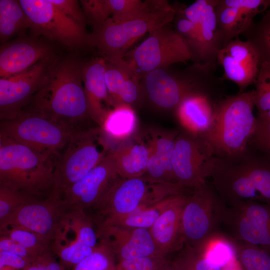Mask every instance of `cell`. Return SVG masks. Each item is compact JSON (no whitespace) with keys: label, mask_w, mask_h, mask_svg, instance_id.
<instances>
[{"label":"cell","mask_w":270,"mask_h":270,"mask_svg":"<svg viewBox=\"0 0 270 270\" xmlns=\"http://www.w3.org/2000/svg\"><path fill=\"white\" fill-rule=\"evenodd\" d=\"M210 177L228 207L249 200L270 204V156L252 146L214 156Z\"/></svg>","instance_id":"cell-1"},{"label":"cell","mask_w":270,"mask_h":270,"mask_svg":"<svg viewBox=\"0 0 270 270\" xmlns=\"http://www.w3.org/2000/svg\"><path fill=\"white\" fill-rule=\"evenodd\" d=\"M82 65L72 58H58L31 100L32 111L76 130L82 129L80 125L90 118L82 84Z\"/></svg>","instance_id":"cell-2"},{"label":"cell","mask_w":270,"mask_h":270,"mask_svg":"<svg viewBox=\"0 0 270 270\" xmlns=\"http://www.w3.org/2000/svg\"><path fill=\"white\" fill-rule=\"evenodd\" d=\"M254 90L224 96L214 104L212 124L200 137L214 156H223L244 150L256 124L253 113Z\"/></svg>","instance_id":"cell-3"},{"label":"cell","mask_w":270,"mask_h":270,"mask_svg":"<svg viewBox=\"0 0 270 270\" xmlns=\"http://www.w3.org/2000/svg\"><path fill=\"white\" fill-rule=\"evenodd\" d=\"M56 157L0 134V186L39 196L52 190Z\"/></svg>","instance_id":"cell-4"},{"label":"cell","mask_w":270,"mask_h":270,"mask_svg":"<svg viewBox=\"0 0 270 270\" xmlns=\"http://www.w3.org/2000/svg\"><path fill=\"white\" fill-rule=\"evenodd\" d=\"M192 74L170 73L164 68L153 70L143 77L142 91L154 106L164 110H176L187 96L194 94L206 95L216 102L224 96L220 78L208 65L194 64Z\"/></svg>","instance_id":"cell-5"},{"label":"cell","mask_w":270,"mask_h":270,"mask_svg":"<svg viewBox=\"0 0 270 270\" xmlns=\"http://www.w3.org/2000/svg\"><path fill=\"white\" fill-rule=\"evenodd\" d=\"M167 0L140 16L122 20L112 18L88 34V44L96 47L107 60L123 58L126 50L140 37L168 25L176 16Z\"/></svg>","instance_id":"cell-6"},{"label":"cell","mask_w":270,"mask_h":270,"mask_svg":"<svg viewBox=\"0 0 270 270\" xmlns=\"http://www.w3.org/2000/svg\"><path fill=\"white\" fill-rule=\"evenodd\" d=\"M66 146L58 158L54 177L53 190L62 196L100 164L112 149L100 126L76 132Z\"/></svg>","instance_id":"cell-7"},{"label":"cell","mask_w":270,"mask_h":270,"mask_svg":"<svg viewBox=\"0 0 270 270\" xmlns=\"http://www.w3.org/2000/svg\"><path fill=\"white\" fill-rule=\"evenodd\" d=\"M193 190L182 210L180 236L185 246L202 252L220 232L228 206L211 183L206 182Z\"/></svg>","instance_id":"cell-8"},{"label":"cell","mask_w":270,"mask_h":270,"mask_svg":"<svg viewBox=\"0 0 270 270\" xmlns=\"http://www.w3.org/2000/svg\"><path fill=\"white\" fill-rule=\"evenodd\" d=\"M0 134L42 154L56 157L72 134L79 130L33 111L2 120Z\"/></svg>","instance_id":"cell-9"},{"label":"cell","mask_w":270,"mask_h":270,"mask_svg":"<svg viewBox=\"0 0 270 270\" xmlns=\"http://www.w3.org/2000/svg\"><path fill=\"white\" fill-rule=\"evenodd\" d=\"M70 210L62 196L52 190L46 198L38 199L18 209L9 218L6 230L10 226H19L38 234L50 243L58 244L66 240L70 230Z\"/></svg>","instance_id":"cell-10"},{"label":"cell","mask_w":270,"mask_h":270,"mask_svg":"<svg viewBox=\"0 0 270 270\" xmlns=\"http://www.w3.org/2000/svg\"><path fill=\"white\" fill-rule=\"evenodd\" d=\"M128 56V60L141 78L156 69L192 60V54L184 40L168 25L150 33Z\"/></svg>","instance_id":"cell-11"},{"label":"cell","mask_w":270,"mask_h":270,"mask_svg":"<svg viewBox=\"0 0 270 270\" xmlns=\"http://www.w3.org/2000/svg\"><path fill=\"white\" fill-rule=\"evenodd\" d=\"M35 36H43L69 48L88 44L84 24L66 16L50 0H20Z\"/></svg>","instance_id":"cell-12"},{"label":"cell","mask_w":270,"mask_h":270,"mask_svg":"<svg viewBox=\"0 0 270 270\" xmlns=\"http://www.w3.org/2000/svg\"><path fill=\"white\" fill-rule=\"evenodd\" d=\"M162 183L144 177L120 178L95 210L99 223L105 220L132 213L138 208L154 205L162 198Z\"/></svg>","instance_id":"cell-13"},{"label":"cell","mask_w":270,"mask_h":270,"mask_svg":"<svg viewBox=\"0 0 270 270\" xmlns=\"http://www.w3.org/2000/svg\"><path fill=\"white\" fill-rule=\"evenodd\" d=\"M214 156L202 138L183 130L176 138L172 168L176 183L183 190L194 189L210 177Z\"/></svg>","instance_id":"cell-14"},{"label":"cell","mask_w":270,"mask_h":270,"mask_svg":"<svg viewBox=\"0 0 270 270\" xmlns=\"http://www.w3.org/2000/svg\"><path fill=\"white\" fill-rule=\"evenodd\" d=\"M58 58L54 54L42 59L26 70L0 79V118L14 120L42 86L48 72Z\"/></svg>","instance_id":"cell-15"},{"label":"cell","mask_w":270,"mask_h":270,"mask_svg":"<svg viewBox=\"0 0 270 270\" xmlns=\"http://www.w3.org/2000/svg\"><path fill=\"white\" fill-rule=\"evenodd\" d=\"M223 226L230 238L270 254V204L249 200L228 207Z\"/></svg>","instance_id":"cell-16"},{"label":"cell","mask_w":270,"mask_h":270,"mask_svg":"<svg viewBox=\"0 0 270 270\" xmlns=\"http://www.w3.org/2000/svg\"><path fill=\"white\" fill-rule=\"evenodd\" d=\"M120 177L118 174L112 152L82 178L62 195L70 210H96Z\"/></svg>","instance_id":"cell-17"},{"label":"cell","mask_w":270,"mask_h":270,"mask_svg":"<svg viewBox=\"0 0 270 270\" xmlns=\"http://www.w3.org/2000/svg\"><path fill=\"white\" fill-rule=\"evenodd\" d=\"M217 64L223 68L220 79L234 82L239 92L254 84L258 74L260 60L254 46L238 36L230 42L218 52Z\"/></svg>","instance_id":"cell-18"},{"label":"cell","mask_w":270,"mask_h":270,"mask_svg":"<svg viewBox=\"0 0 270 270\" xmlns=\"http://www.w3.org/2000/svg\"><path fill=\"white\" fill-rule=\"evenodd\" d=\"M100 242L106 244L118 261L160 256L149 229L118 226L98 227Z\"/></svg>","instance_id":"cell-19"},{"label":"cell","mask_w":270,"mask_h":270,"mask_svg":"<svg viewBox=\"0 0 270 270\" xmlns=\"http://www.w3.org/2000/svg\"><path fill=\"white\" fill-rule=\"evenodd\" d=\"M217 2L218 0H197L188 6L176 9L197 26L204 46V64L214 70L218 64V54L224 47L217 22Z\"/></svg>","instance_id":"cell-20"},{"label":"cell","mask_w":270,"mask_h":270,"mask_svg":"<svg viewBox=\"0 0 270 270\" xmlns=\"http://www.w3.org/2000/svg\"><path fill=\"white\" fill-rule=\"evenodd\" d=\"M179 132L156 131L144 136L150 154L146 170L142 177L154 182L176 184L172 161L175 141Z\"/></svg>","instance_id":"cell-21"},{"label":"cell","mask_w":270,"mask_h":270,"mask_svg":"<svg viewBox=\"0 0 270 270\" xmlns=\"http://www.w3.org/2000/svg\"><path fill=\"white\" fill-rule=\"evenodd\" d=\"M53 54L50 46L34 39H20L4 44L0 49V77L20 72Z\"/></svg>","instance_id":"cell-22"},{"label":"cell","mask_w":270,"mask_h":270,"mask_svg":"<svg viewBox=\"0 0 270 270\" xmlns=\"http://www.w3.org/2000/svg\"><path fill=\"white\" fill-rule=\"evenodd\" d=\"M106 60L97 58L83 64L82 76L88 110L91 119L101 128L112 106L106 78Z\"/></svg>","instance_id":"cell-23"},{"label":"cell","mask_w":270,"mask_h":270,"mask_svg":"<svg viewBox=\"0 0 270 270\" xmlns=\"http://www.w3.org/2000/svg\"><path fill=\"white\" fill-rule=\"evenodd\" d=\"M188 197L184 192L171 196L149 229L156 246L162 256L166 257L182 243L180 236L181 216Z\"/></svg>","instance_id":"cell-24"},{"label":"cell","mask_w":270,"mask_h":270,"mask_svg":"<svg viewBox=\"0 0 270 270\" xmlns=\"http://www.w3.org/2000/svg\"><path fill=\"white\" fill-rule=\"evenodd\" d=\"M116 172L124 178L142 177L146 170L149 148L145 137L136 135L112 150Z\"/></svg>","instance_id":"cell-25"},{"label":"cell","mask_w":270,"mask_h":270,"mask_svg":"<svg viewBox=\"0 0 270 270\" xmlns=\"http://www.w3.org/2000/svg\"><path fill=\"white\" fill-rule=\"evenodd\" d=\"M215 102L208 96L200 94L186 98L175 110L184 130L197 136L205 134L212 122Z\"/></svg>","instance_id":"cell-26"},{"label":"cell","mask_w":270,"mask_h":270,"mask_svg":"<svg viewBox=\"0 0 270 270\" xmlns=\"http://www.w3.org/2000/svg\"><path fill=\"white\" fill-rule=\"evenodd\" d=\"M137 126V117L132 106L122 104L108 112L100 128L113 148L134 136Z\"/></svg>","instance_id":"cell-27"},{"label":"cell","mask_w":270,"mask_h":270,"mask_svg":"<svg viewBox=\"0 0 270 270\" xmlns=\"http://www.w3.org/2000/svg\"><path fill=\"white\" fill-rule=\"evenodd\" d=\"M216 13L224 46L242 34L253 22L254 18L236 8L224 5L221 0H218Z\"/></svg>","instance_id":"cell-28"},{"label":"cell","mask_w":270,"mask_h":270,"mask_svg":"<svg viewBox=\"0 0 270 270\" xmlns=\"http://www.w3.org/2000/svg\"><path fill=\"white\" fill-rule=\"evenodd\" d=\"M30 28L31 22L19 0H0L1 42Z\"/></svg>","instance_id":"cell-29"},{"label":"cell","mask_w":270,"mask_h":270,"mask_svg":"<svg viewBox=\"0 0 270 270\" xmlns=\"http://www.w3.org/2000/svg\"><path fill=\"white\" fill-rule=\"evenodd\" d=\"M170 196L153 206L138 209L129 214L105 220L98 224V227L118 226L150 229L164 209Z\"/></svg>","instance_id":"cell-30"},{"label":"cell","mask_w":270,"mask_h":270,"mask_svg":"<svg viewBox=\"0 0 270 270\" xmlns=\"http://www.w3.org/2000/svg\"><path fill=\"white\" fill-rule=\"evenodd\" d=\"M106 60V84L112 106H114L122 88L132 78L140 76L128 61L125 60L124 58L112 60Z\"/></svg>","instance_id":"cell-31"},{"label":"cell","mask_w":270,"mask_h":270,"mask_svg":"<svg viewBox=\"0 0 270 270\" xmlns=\"http://www.w3.org/2000/svg\"><path fill=\"white\" fill-rule=\"evenodd\" d=\"M229 238L242 270H270V254L256 246Z\"/></svg>","instance_id":"cell-32"},{"label":"cell","mask_w":270,"mask_h":270,"mask_svg":"<svg viewBox=\"0 0 270 270\" xmlns=\"http://www.w3.org/2000/svg\"><path fill=\"white\" fill-rule=\"evenodd\" d=\"M176 12L175 30L186 44L192 54L194 64H204V46L197 26Z\"/></svg>","instance_id":"cell-33"},{"label":"cell","mask_w":270,"mask_h":270,"mask_svg":"<svg viewBox=\"0 0 270 270\" xmlns=\"http://www.w3.org/2000/svg\"><path fill=\"white\" fill-rule=\"evenodd\" d=\"M242 34L254 46L260 62H270V9L258 22H253Z\"/></svg>","instance_id":"cell-34"},{"label":"cell","mask_w":270,"mask_h":270,"mask_svg":"<svg viewBox=\"0 0 270 270\" xmlns=\"http://www.w3.org/2000/svg\"><path fill=\"white\" fill-rule=\"evenodd\" d=\"M254 104L258 110L257 118L270 119V62H260L254 84Z\"/></svg>","instance_id":"cell-35"},{"label":"cell","mask_w":270,"mask_h":270,"mask_svg":"<svg viewBox=\"0 0 270 270\" xmlns=\"http://www.w3.org/2000/svg\"><path fill=\"white\" fill-rule=\"evenodd\" d=\"M36 196L0 186V233L6 230L10 216L22 206L38 200Z\"/></svg>","instance_id":"cell-36"},{"label":"cell","mask_w":270,"mask_h":270,"mask_svg":"<svg viewBox=\"0 0 270 270\" xmlns=\"http://www.w3.org/2000/svg\"><path fill=\"white\" fill-rule=\"evenodd\" d=\"M69 220L70 228L75 234L74 239L92 248L98 245V238L92 217L84 210H70Z\"/></svg>","instance_id":"cell-37"},{"label":"cell","mask_w":270,"mask_h":270,"mask_svg":"<svg viewBox=\"0 0 270 270\" xmlns=\"http://www.w3.org/2000/svg\"><path fill=\"white\" fill-rule=\"evenodd\" d=\"M96 248L88 246L76 239L68 240L64 244L60 243L52 246L53 252L58 256L60 263L66 269H71L90 254Z\"/></svg>","instance_id":"cell-38"},{"label":"cell","mask_w":270,"mask_h":270,"mask_svg":"<svg viewBox=\"0 0 270 270\" xmlns=\"http://www.w3.org/2000/svg\"><path fill=\"white\" fill-rule=\"evenodd\" d=\"M39 256L52 250L50 243L38 234L24 228L10 226L2 234Z\"/></svg>","instance_id":"cell-39"},{"label":"cell","mask_w":270,"mask_h":270,"mask_svg":"<svg viewBox=\"0 0 270 270\" xmlns=\"http://www.w3.org/2000/svg\"><path fill=\"white\" fill-rule=\"evenodd\" d=\"M116 258L110 248L100 242L94 252L70 270H116Z\"/></svg>","instance_id":"cell-40"},{"label":"cell","mask_w":270,"mask_h":270,"mask_svg":"<svg viewBox=\"0 0 270 270\" xmlns=\"http://www.w3.org/2000/svg\"><path fill=\"white\" fill-rule=\"evenodd\" d=\"M174 260L178 270H224L227 268L214 264L202 252L186 246Z\"/></svg>","instance_id":"cell-41"},{"label":"cell","mask_w":270,"mask_h":270,"mask_svg":"<svg viewBox=\"0 0 270 270\" xmlns=\"http://www.w3.org/2000/svg\"><path fill=\"white\" fill-rule=\"evenodd\" d=\"M82 4L85 19L96 29L111 18L108 0H82Z\"/></svg>","instance_id":"cell-42"},{"label":"cell","mask_w":270,"mask_h":270,"mask_svg":"<svg viewBox=\"0 0 270 270\" xmlns=\"http://www.w3.org/2000/svg\"><path fill=\"white\" fill-rule=\"evenodd\" d=\"M270 156V119L256 118V128L248 144Z\"/></svg>","instance_id":"cell-43"},{"label":"cell","mask_w":270,"mask_h":270,"mask_svg":"<svg viewBox=\"0 0 270 270\" xmlns=\"http://www.w3.org/2000/svg\"><path fill=\"white\" fill-rule=\"evenodd\" d=\"M166 257L150 256L122 260L116 263V270H158Z\"/></svg>","instance_id":"cell-44"},{"label":"cell","mask_w":270,"mask_h":270,"mask_svg":"<svg viewBox=\"0 0 270 270\" xmlns=\"http://www.w3.org/2000/svg\"><path fill=\"white\" fill-rule=\"evenodd\" d=\"M224 5L236 8L254 18L270 6V0H221Z\"/></svg>","instance_id":"cell-45"},{"label":"cell","mask_w":270,"mask_h":270,"mask_svg":"<svg viewBox=\"0 0 270 270\" xmlns=\"http://www.w3.org/2000/svg\"><path fill=\"white\" fill-rule=\"evenodd\" d=\"M52 250L38 256L24 270H66L64 267L55 259Z\"/></svg>","instance_id":"cell-46"},{"label":"cell","mask_w":270,"mask_h":270,"mask_svg":"<svg viewBox=\"0 0 270 270\" xmlns=\"http://www.w3.org/2000/svg\"><path fill=\"white\" fill-rule=\"evenodd\" d=\"M63 14L76 21L84 24L85 17L79 2L76 0H50Z\"/></svg>","instance_id":"cell-47"},{"label":"cell","mask_w":270,"mask_h":270,"mask_svg":"<svg viewBox=\"0 0 270 270\" xmlns=\"http://www.w3.org/2000/svg\"><path fill=\"white\" fill-rule=\"evenodd\" d=\"M0 252H7L14 254L29 260L31 262L38 256L18 243L4 235L0 236Z\"/></svg>","instance_id":"cell-48"},{"label":"cell","mask_w":270,"mask_h":270,"mask_svg":"<svg viewBox=\"0 0 270 270\" xmlns=\"http://www.w3.org/2000/svg\"><path fill=\"white\" fill-rule=\"evenodd\" d=\"M32 262L11 252H0V269L8 268L14 270H24Z\"/></svg>","instance_id":"cell-49"},{"label":"cell","mask_w":270,"mask_h":270,"mask_svg":"<svg viewBox=\"0 0 270 270\" xmlns=\"http://www.w3.org/2000/svg\"><path fill=\"white\" fill-rule=\"evenodd\" d=\"M158 270H178V269L174 260H166Z\"/></svg>","instance_id":"cell-50"},{"label":"cell","mask_w":270,"mask_h":270,"mask_svg":"<svg viewBox=\"0 0 270 270\" xmlns=\"http://www.w3.org/2000/svg\"><path fill=\"white\" fill-rule=\"evenodd\" d=\"M224 270H242L240 267L239 268L235 266L234 264L228 266Z\"/></svg>","instance_id":"cell-51"}]
</instances>
